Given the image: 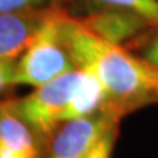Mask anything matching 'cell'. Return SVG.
I'll use <instances>...</instances> for the list:
<instances>
[{
    "label": "cell",
    "instance_id": "7c38bea8",
    "mask_svg": "<svg viewBox=\"0 0 158 158\" xmlns=\"http://www.w3.org/2000/svg\"><path fill=\"white\" fill-rule=\"evenodd\" d=\"M117 137L118 125H115L104 133V136L99 140V142L94 146V149L88 153L86 158H111Z\"/></svg>",
    "mask_w": 158,
    "mask_h": 158
},
{
    "label": "cell",
    "instance_id": "52a82bcc",
    "mask_svg": "<svg viewBox=\"0 0 158 158\" xmlns=\"http://www.w3.org/2000/svg\"><path fill=\"white\" fill-rule=\"evenodd\" d=\"M0 158H42L34 133L7 100L0 102Z\"/></svg>",
    "mask_w": 158,
    "mask_h": 158
},
{
    "label": "cell",
    "instance_id": "3957f363",
    "mask_svg": "<svg viewBox=\"0 0 158 158\" xmlns=\"http://www.w3.org/2000/svg\"><path fill=\"white\" fill-rule=\"evenodd\" d=\"M79 77L81 69H74L45 85L34 87V90L25 96L7 99L8 106L34 133L42 153L62 123V113L70 100Z\"/></svg>",
    "mask_w": 158,
    "mask_h": 158
},
{
    "label": "cell",
    "instance_id": "5bb4252c",
    "mask_svg": "<svg viewBox=\"0 0 158 158\" xmlns=\"http://www.w3.org/2000/svg\"><path fill=\"white\" fill-rule=\"evenodd\" d=\"M157 69H158V67H157Z\"/></svg>",
    "mask_w": 158,
    "mask_h": 158
},
{
    "label": "cell",
    "instance_id": "9c48e42d",
    "mask_svg": "<svg viewBox=\"0 0 158 158\" xmlns=\"http://www.w3.org/2000/svg\"><path fill=\"white\" fill-rule=\"evenodd\" d=\"M62 9L73 19L104 9L132 12L158 29V0H63Z\"/></svg>",
    "mask_w": 158,
    "mask_h": 158
},
{
    "label": "cell",
    "instance_id": "4fadbf2b",
    "mask_svg": "<svg viewBox=\"0 0 158 158\" xmlns=\"http://www.w3.org/2000/svg\"><path fill=\"white\" fill-rule=\"evenodd\" d=\"M16 62H2L0 61V92L6 87L12 86Z\"/></svg>",
    "mask_w": 158,
    "mask_h": 158
},
{
    "label": "cell",
    "instance_id": "277c9868",
    "mask_svg": "<svg viewBox=\"0 0 158 158\" xmlns=\"http://www.w3.org/2000/svg\"><path fill=\"white\" fill-rule=\"evenodd\" d=\"M120 120L102 111L92 116L63 121L54 132L42 158H86L104 133L120 124Z\"/></svg>",
    "mask_w": 158,
    "mask_h": 158
},
{
    "label": "cell",
    "instance_id": "7a4b0ae2",
    "mask_svg": "<svg viewBox=\"0 0 158 158\" xmlns=\"http://www.w3.org/2000/svg\"><path fill=\"white\" fill-rule=\"evenodd\" d=\"M63 9H56L45 25L17 59L12 86L38 87L77 69L62 37Z\"/></svg>",
    "mask_w": 158,
    "mask_h": 158
},
{
    "label": "cell",
    "instance_id": "8992f818",
    "mask_svg": "<svg viewBox=\"0 0 158 158\" xmlns=\"http://www.w3.org/2000/svg\"><path fill=\"white\" fill-rule=\"evenodd\" d=\"M54 11L0 13V61L17 62Z\"/></svg>",
    "mask_w": 158,
    "mask_h": 158
},
{
    "label": "cell",
    "instance_id": "6da1fadb",
    "mask_svg": "<svg viewBox=\"0 0 158 158\" xmlns=\"http://www.w3.org/2000/svg\"><path fill=\"white\" fill-rule=\"evenodd\" d=\"M62 37L77 69H88L106 91L104 111L123 118L158 104V69L131 50L107 42L63 11Z\"/></svg>",
    "mask_w": 158,
    "mask_h": 158
},
{
    "label": "cell",
    "instance_id": "30bf717a",
    "mask_svg": "<svg viewBox=\"0 0 158 158\" xmlns=\"http://www.w3.org/2000/svg\"><path fill=\"white\" fill-rule=\"evenodd\" d=\"M63 0H0V13L62 9Z\"/></svg>",
    "mask_w": 158,
    "mask_h": 158
},
{
    "label": "cell",
    "instance_id": "ba28073f",
    "mask_svg": "<svg viewBox=\"0 0 158 158\" xmlns=\"http://www.w3.org/2000/svg\"><path fill=\"white\" fill-rule=\"evenodd\" d=\"M106 91L99 78L88 69H81V77L71 94L65 111L62 123L79 117L92 116L104 111Z\"/></svg>",
    "mask_w": 158,
    "mask_h": 158
},
{
    "label": "cell",
    "instance_id": "5b68a950",
    "mask_svg": "<svg viewBox=\"0 0 158 158\" xmlns=\"http://www.w3.org/2000/svg\"><path fill=\"white\" fill-rule=\"evenodd\" d=\"M75 20L102 40L128 50L148 32L157 29L140 15L116 9L96 11Z\"/></svg>",
    "mask_w": 158,
    "mask_h": 158
},
{
    "label": "cell",
    "instance_id": "8fae6325",
    "mask_svg": "<svg viewBox=\"0 0 158 158\" xmlns=\"http://www.w3.org/2000/svg\"><path fill=\"white\" fill-rule=\"evenodd\" d=\"M141 59L158 67V29H152L141 37L131 49Z\"/></svg>",
    "mask_w": 158,
    "mask_h": 158
}]
</instances>
